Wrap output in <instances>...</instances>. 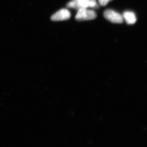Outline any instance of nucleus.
<instances>
[{
    "instance_id": "f257e3e1",
    "label": "nucleus",
    "mask_w": 147,
    "mask_h": 147,
    "mask_svg": "<svg viewBox=\"0 0 147 147\" xmlns=\"http://www.w3.org/2000/svg\"><path fill=\"white\" fill-rule=\"evenodd\" d=\"M67 7L70 8L79 10L82 8H98L96 0H72L67 4Z\"/></svg>"
},
{
    "instance_id": "f03ea898",
    "label": "nucleus",
    "mask_w": 147,
    "mask_h": 147,
    "mask_svg": "<svg viewBox=\"0 0 147 147\" xmlns=\"http://www.w3.org/2000/svg\"><path fill=\"white\" fill-rule=\"evenodd\" d=\"M96 17V13L93 10L88 8L80 9L78 10L75 18L78 21L93 20Z\"/></svg>"
},
{
    "instance_id": "7ed1b4c3",
    "label": "nucleus",
    "mask_w": 147,
    "mask_h": 147,
    "mask_svg": "<svg viewBox=\"0 0 147 147\" xmlns=\"http://www.w3.org/2000/svg\"><path fill=\"white\" fill-rule=\"evenodd\" d=\"M104 16L107 20L114 24H121L124 21L122 15L111 9L106 10L104 13Z\"/></svg>"
},
{
    "instance_id": "20e7f679",
    "label": "nucleus",
    "mask_w": 147,
    "mask_h": 147,
    "mask_svg": "<svg viewBox=\"0 0 147 147\" xmlns=\"http://www.w3.org/2000/svg\"><path fill=\"white\" fill-rule=\"evenodd\" d=\"M71 17V13L67 9H62L55 14H53L51 19L53 21H61L68 20Z\"/></svg>"
},
{
    "instance_id": "39448f33",
    "label": "nucleus",
    "mask_w": 147,
    "mask_h": 147,
    "mask_svg": "<svg viewBox=\"0 0 147 147\" xmlns=\"http://www.w3.org/2000/svg\"><path fill=\"white\" fill-rule=\"evenodd\" d=\"M123 19L129 24H133L137 21V18L134 13L131 11H126L123 13Z\"/></svg>"
},
{
    "instance_id": "423d86ee",
    "label": "nucleus",
    "mask_w": 147,
    "mask_h": 147,
    "mask_svg": "<svg viewBox=\"0 0 147 147\" xmlns=\"http://www.w3.org/2000/svg\"><path fill=\"white\" fill-rule=\"evenodd\" d=\"M111 1L112 0H98V2L100 5L102 6H105Z\"/></svg>"
}]
</instances>
